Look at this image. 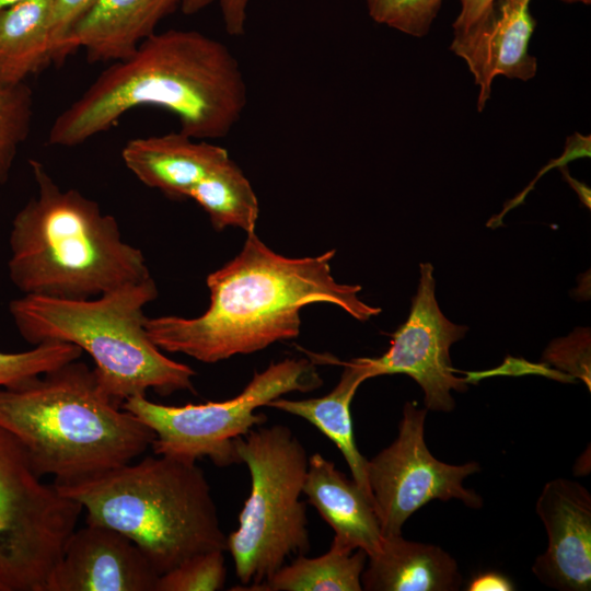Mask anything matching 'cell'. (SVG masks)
Instances as JSON below:
<instances>
[{
  "instance_id": "cell-1",
  "label": "cell",
  "mask_w": 591,
  "mask_h": 591,
  "mask_svg": "<svg viewBox=\"0 0 591 591\" xmlns=\"http://www.w3.org/2000/svg\"><path fill=\"white\" fill-rule=\"evenodd\" d=\"M334 256L286 257L250 232L241 252L207 276L210 304L201 315L148 317L147 332L162 351L215 363L297 337L309 304H334L361 322L378 315L380 308L359 298L360 286L334 279Z\"/></svg>"
},
{
  "instance_id": "cell-2",
  "label": "cell",
  "mask_w": 591,
  "mask_h": 591,
  "mask_svg": "<svg viewBox=\"0 0 591 591\" xmlns=\"http://www.w3.org/2000/svg\"><path fill=\"white\" fill-rule=\"evenodd\" d=\"M247 104L241 66L218 39L167 30L111 62L53 121L47 142L77 147L109 130L129 111L154 106L174 114L179 131L200 140L227 137Z\"/></svg>"
},
{
  "instance_id": "cell-3",
  "label": "cell",
  "mask_w": 591,
  "mask_h": 591,
  "mask_svg": "<svg viewBox=\"0 0 591 591\" xmlns=\"http://www.w3.org/2000/svg\"><path fill=\"white\" fill-rule=\"evenodd\" d=\"M36 194L12 220L9 277L23 294L90 299L150 277L117 220L77 189H62L30 160Z\"/></svg>"
},
{
  "instance_id": "cell-4",
  "label": "cell",
  "mask_w": 591,
  "mask_h": 591,
  "mask_svg": "<svg viewBox=\"0 0 591 591\" xmlns=\"http://www.w3.org/2000/svg\"><path fill=\"white\" fill-rule=\"evenodd\" d=\"M0 427L19 441L35 473L53 475L55 482L129 463L155 438L79 359L0 387Z\"/></svg>"
},
{
  "instance_id": "cell-5",
  "label": "cell",
  "mask_w": 591,
  "mask_h": 591,
  "mask_svg": "<svg viewBox=\"0 0 591 591\" xmlns=\"http://www.w3.org/2000/svg\"><path fill=\"white\" fill-rule=\"evenodd\" d=\"M54 485L86 510L88 523L130 538L159 576L197 554L228 549L209 483L196 462L155 454Z\"/></svg>"
},
{
  "instance_id": "cell-6",
  "label": "cell",
  "mask_w": 591,
  "mask_h": 591,
  "mask_svg": "<svg viewBox=\"0 0 591 591\" xmlns=\"http://www.w3.org/2000/svg\"><path fill=\"white\" fill-rule=\"evenodd\" d=\"M157 297L150 276L90 299L23 294L9 311L31 345L69 343L89 354L101 387L121 406L149 389L160 395L194 391L196 372L166 357L147 332L143 309Z\"/></svg>"
},
{
  "instance_id": "cell-7",
  "label": "cell",
  "mask_w": 591,
  "mask_h": 591,
  "mask_svg": "<svg viewBox=\"0 0 591 591\" xmlns=\"http://www.w3.org/2000/svg\"><path fill=\"white\" fill-rule=\"evenodd\" d=\"M251 476V491L228 536V549L242 584L253 590L290 556L310 549L306 507L300 500L308 471L305 448L282 425L251 429L234 440Z\"/></svg>"
},
{
  "instance_id": "cell-8",
  "label": "cell",
  "mask_w": 591,
  "mask_h": 591,
  "mask_svg": "<svg viewBox=\"0 0 591 591\" xmlns=\"http://www.w3.org/2000/svg\"><path fill=\"white\" fill-rule=\"evenodd\" d=\"M323 384L315 362L287 358L256 372L233 398L204 404L170 406L149 401L146 395L127 398L121 407L155 434L154 454L186 462L209 457L217 466L240 464L234 440L266 421L258 407L290 392H309Z\"/></svg>"
},
{
  "instance_id": "cell-9",
  "label": "cell",
  "mask_w": 591,
  "mask_h": 591,
  "mask_svg": "<svg viewBox=\"0 0 591 591\" xmlns=\"http://www.w3.org/2000/svg\"><path fill=\"white\" fill-rule=\"evenodd\" d=\"M82 509L43 483L0 427V591H45Z\"/></svg>"
},
{
  "instance_id": "cell-10",
  "label": "cell",
  "mask_w": 591,
  "mask_h": 591,
  "mask_svg": "<svg viewBox=\"0 0 591 591\" xmlns=\"http://www.w3.org/2000/svg\"><path fill=\"white\" fill-rule=\"evenodd\" d=\"M427 412L407 402L397 438L368 460V482L383 537L401 535L406 520L434 499H457L473 509L483 506V499L463 486L467 476L479 472V464H447L428 450L424 436Z\"/></svg>"
},
{
  "instance_id": "cell-11",
  "label": "cell",
  "mask_w": 591,
  "mask_h": 591,
  "mask_svg": "<svg viewBox=\"0 0 591 591\" xmlns=\"http://www.w3.org/2000/svg\"><path fill=\"white\" fill-rule=\"evenodd\" d=\"M430 263L420 264V278L406 322L392 335L391 347L379 358H368L372 378L403 373L422 389L425 405L432 412H452L451 391L465 392L467 380L456 376L450 347L467 327L452 323L440 310Z\"/></svg>"
},
{
  "instance_id": "cell-12",
  "label": "cell",
  "mask_w": 591,
  "mask_h": 591,
  "mask_svg": "<svg viewBox=\"0 0 591 591\" xmlns=\"http://www.w3.org/2000/svg\"><path fill=\"white\" fill-rule=\"evenodd\" d=\"M158 578L130 538L86 522L67 538L45 591H155Z\"/></svg>"
},
{
  "instance_id": "cell-13",
  "label": "cell",
  "mask_w": 591,
  "mask_h": 591,
  "mask_svg": "<svg viewBox=\"0 0 591 591\" xmlns=\"http://www.w3.org/2000/svg\"><path fill=\"white\" fill-rule=\"evenodd\" d=\"M548 546L532 571L545 586L561 591L591 589V495L575 480L546 483L536 501Z\"/></svg>"
},
{
  "instance_id": "cell-14",
  "label": "cell",
  "mask_w": 591,
  "mask_h": 591,
  "mask_svg": "<svg viewBox=\"0 0 591 591\" xmlns=\"http://www.w3.org/2000/svg\"><path fill=\"white\" fill-rule=\"evenodd\" d=\"M531 0H498L494 11L463 33H454L450 49L465 60L479 86L478 111H483L497 76L526 81L536 74L537 62L529 54L535 28Z\"/></svg>"
},
{
  "instance_id": "cell-15",
  "label": "cell",
  "mask_w": 591,
  "mask_h": 591,
  "mask_svg": "<svg viewBox=\"0 0 591 591\" xmlns=\"http://www.w3.org/2000/svg\"><path fill=\"white\" fill-rule=\"evenodd\" d=\"M228 150L182 131L135 138L126 142L121 159L146 186L170 198H187L211 170L229 159Z\"/></svg>"
},
{
  "instance_id": "cell-16",
  "label": "cell",
  "mask_w": 591,
  "mask_h": 591,
  "mask_svg": "<svg viewBox=\"0 0 591 591\" xmlns=\"http://www.w3.org/2000/svg\"><path fill=\"white\" fill-rule=\"evenodd\" d=\"M181 3L182 0H95L71 31V54L83 48L90 62L127 58Z\"/></svg>"
},
{
  "instance_id": "cell-17",
  "label": "cell",
  "mask_w": 591,
  "mask_h": 591,
  "mask_svg": "<svg viewBox=\"0 0 591 591\" xmlns=\"http://www.w3.org/2000/svg\"><path fill=\"white\" fill-rule=\"evenodd\" d=\"M303 494L334 530L333 543L367 556L380 549L383 536L372 501L334 462L320 453L309 456Z\"/></svg>"
},
{
  "instance_id": "cell-18",
  "label": "cell",
  "mask_w": 591,
  "mask_h": 591,
  "mask_svg": "<svg viewBox=\"0 0 591 591\" xmlns=\"http://www.w3.org/2000/svg\"><path fill=\"white\" fill-rule=\"evenodd\" d=\"M315 359L344 366L339 382L328 394L296 401L280 396L266 406L305 419L332 440L345 457L352 479L373 503L367 475L368 460L362 456L355 442L350 414V404L357 389L363 381L372 378L368 358H355L346 362L332 356H316Z\"/></svg>"
},
{
  "instance_id": "cell-19",
  "label": "cell",
  "mask_w": 591,
  "mask_h": 591,
  "mask_svg": "<svg viewBox=\"0 0 591 591\" xmlns=\"http://www.w3.org/2000/svg\"><path fill=\"white\" fill-rule=\"evenodd\" d=\"M361 575L367 591H452L462 577L457 564L442 548L405 540L402 534L383 537L380 549L368 556Z\"/></svg>"
},
{
  "instance_id": "cell-20",
  "label": "cell",
  "mask_w": 591,
  "mask_h": 591,
  "mask_svg": "<svg viewBox=\"0 0 591 591\" xmlns=\"http://www.w3.org/2000/svg\"><path fill=\"white\" fill-rule=\"evenodd\" d=\"M54 0H21L0 11V78L21 83L53 63Z\"/></svg>"
},
{
  "instance_id": "cell-21",
  "label": "cell",
  "mask_w": 591,
  "mask_h": 591,
  "mask_svg": "<svg viewBox=\"0 0 591 591\" xmlns=\"http://www.w3.org/2000/svg\"><path fill=\"white\" fill-rule=\"evenodd\" d=\"M367 559L364 551L349 552L332 542L318 557L298 555L253 591H361Z\"/></svg>"
},
{
  "instance_id": "cell-22",
  "label": "cell",
  "mask_w": 591,
  "mask_h": 591,
  "mask_svg": "<svg viewBox=\"0 0 591 591\" xmlns=\"http://www.w3.org/2000/svg\"><path fill=\"white\" fill-rule=\"evenodd\" d=\"M209 216L216 230L240 228L255 231L259 205L242 170L230 158L211 170L188 193Z\"/></svg>"
},
{
  "instance_id": "cell-23",
  "label": "cell",
  "mask_w": 591,
  "mask_h": 591,
  "mask_svg": "<svg viewBox=\"0 0 591 591\" xmlns=\"http://www.w3.org/2000/svg\"><path fill=\"white\" fill-rule=\"evenodd\" d=\"M33 116L34 97L28 84L0 78V184L8 179L19 149L28 138Z\"/></svg>"
},
{
  "instance_id": "cell-24",
  "label": "cell",
  "mask_w": 591,
  "mask_h": 591,
  "mask_svg": "<svg viewBox=\"0 0 591 591\" xmlns=\"http://www.w3.org/2000/svg\"><path fill=\"white\" fill-rule=\"evenodd\" d=\"M82 354L78 346L61 341L42 343L22 352L0 351V387L12 386L55 370L80 359Z\"/></svg>"
},
{
  "instance_id": "cell-25",
  "label": "cell",
  "mask_w": 591,
  "mask_h": 591,
  "mask_svg": "<svg viewBox=\"0 0 591 591\" xmlns=\"http://www.w3.org/2000/svg\"><path fill=\"white\" fill-rule=\"evenodd\" d=\"M224 551L197 554L159 576L155 591H216L224 587Z\"/></svg>"
},
{
  "instance_id": "cell-26",
  "label": "cell",
  "mask_w": 591,
  "mask_h": 591,
  "mask_svg": "<svg viewBox=\"0 0 591 591\" xmlns=\"http://www.w3.org/2000/svg\"><path fill=\"white\" fill-rule=\"evenodd\" d=\"M443 0H367L369 15L405 34L426 35L436 19Z\"/></svg>"
},
{
  "instance_id": "cell-27",
  "label": "cell",
  "mask_w": 591,
  "mask_h": 591,
  "mask_svg": "<svg viewBox=\"0 0 591 591\" xmlns=\"http://www.w3.org/2000/svg\"><path fill=\"white\" fill-rule=\"evenodd\" d=\"M544 360L569 373L570 376L579 378L590 390L589 329H577L567 338L551 343L544 352Z\"/></svg>"
},
{
  "instance_id": "cell-28",
  "label": "cell",
  "mask_w": 591,
  "mask_h": 591,
  "mask_svg": "<svg viewBox=\"0 0 591 591\" xmlns=\"http://www.w3.org/2000/svg\"><path fill=\"white\" fill-rule=\"evenodd\" d=\"M95 0H54L53 63L61 65L71 55L72 28Z\"/></svg>"
},
{
  "instance_id": "cell-29",
  "label": "cell",
  "mask_w": 591,
  "mask_h": 591,
  "mask_svg": "<svg viewBox=\"0 0 591 591\" xmlns=\"http://www.w3.org/2000/svg\"><path fill=\"white\" fill-rule=\"evenodd\" d=\"M251 0H182L181 9L186 15L196 14L212 3H218L225 32L231 36L245 33L247 8Z\"/></svg>"
},
{
  "instance_id": "cell-30",
  "label": "cell",
  "mask_w": 591,
  "mask_h": 591,
  "mask_svg": "<svg viewBox=\"0 0 591 591\" xmlns=\"http://www.w3.org/2000/svg\"><path fill=\"white\" fill-rule=\"evenodd\" d=\"M461 11L453 23L454 33H463L486 19L498 0H460Z\"/></svg>"
},
{
  "instance_id": "cell-31",
  "label": "cell",
  "mask_w": 591,
  "mask_h": 591,
  "mask_svg": "<svg viewBox=\"0 0 591 591\" xmlns=\"http://www.w3.org/2000/svg\"><path fill=\"white\" fill-rule=\"evenodd\" d=\"M468 591H510L514 590L511 581L498 572H484L474 577L467 587Z\"/></svg>"
},
{
  "instance_id": "cell-32",
  "label": "cell",
  "mask_w": 591,
  "mask_h": 591,
  "mask_svg": "<svg viewBox=\"0 0 591 591\" xmlns=\"http://www.w3.org/2000/svg\"><path fill=\"white\" fill-rule=\"evenodd\" d=\"M561 173L565 177V179L568 182V184L573 188V190L578 194L580 200L590 208V189L584 185L583 183L575 179L564 166H560Z\"/></svg>"
},
{
  "instance_id": "cell-33",
  "label": "cell",
  "mask_w": 591,
  "mask_h": 591,
  "mask_svg": "<svg viewBox=\"0 0 591 591\" xmlns=\"http://www.w3.org/2000/svg\"><path fill=\"white\" fill-rule=\"evenodd\" d=\"M21 0H0V11L13 5Z\"/></svg>"
},
{
  "instance_id": "cell-34",
  "label": "cell",
  "mask_w": 591,
  "mask_h": 591,
  "mask_svg": "<svg viewBox=\"0 0 591 591\" xmlns=\"http://www.w3.org/2000/svg\"><path fill=\"white\" fill-rule=\"evenodd\" d=\"M565 2H569V3H572V2H582L584 4H590L591 3V0H563Z\"/></svg>"
}]
</instances>
